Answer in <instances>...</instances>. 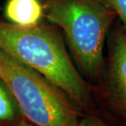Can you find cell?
Here are the masks:
<instances>
[{"instance_id": "cell-1", "label": "cell", "mask_w": 126, "mask_h": 126, "mask_svg": "<svg viewBox=\"0 0 126 126\" xmlns=\"http://www.w3.org/2000/svg\"><path fill=\"white\" fill-rule=\"evenodd\" d=\"M0 49L44 76L78 105L90 107L86 83L52 30L0 22Z\"/></svg>"}, {"instance_id": "cell-2", "label": "cell", "mask_w": 126, "mask_h": 126, "mask_svg": "<svg viewBox=\"0 0 126 126\" xmlns=\"http://www.w3.org/2000/svg\"><path fill=\"white\" fill-rule=\"evenodd\" d=\"M47 16L65 32L83 72L97 78L102 67L106 35L115 14L97 0H52Z\"/></svg>"}, {"instance_id": "cell-3", "label": "cell", "mask_w": 126, "mask_h": 126, "mask_svg": "<svg viewBox=\"0 0 126 126\" xmlns=\"http://www.w3.org/2000/svg\"><path fill=\"white\" fill-rule=\"evenodd\" d=\"M0 79L27 121L37 126H79V113L61 90L1 49Z\"/></svg>"}, {"instance_id": "cell-4", "label": "cell", "mask_w": 126, "mask_h": 126, "mask_svg": "<svg viewBox=\"0 0 126 126\" xmlns=\"http://www.w3.org/2000/svg\"><path fill=\"white\" fill-rule=\"evenodd\" d=\"M109 82L113 95L126 109V34L121 31L110 36Z\"/></svg>"}, {"instance_id": "cell-5", "label": "cell", "mask_w": 126, "mask_h": 126, "mask_svg": "<svg viewBox=\"0 0 126 126\" xmlns=\"http://www.w3.org/2000/svg\"><path fill=\"white\" fill-rule=\"evenodd\" d=\"M44 13L39 0H8L5 16L12 24L22 27L37 26Z\"/></svg>"}, {"instance_id": "cell-6", "label": "cell", "mask_w": 126, "mask_h": 126, "mask_svg": "<svg viewBox=\"0 0 126 126\" xmlns=\"http://www.w3.org/2000/svg\"><path fill=\"white\" fill-rule=\"evenodd\" d=\"M24 119L19 107L3 82L0 79V125L12 126Z\"/></svg>"}, {"instance_id": "cell-7", "label": "cell", "mask_w": 126, "mask_h": 126, "mask_svg": "<svg viewBox=\"0 0 126 126\" xmlns=\"http://www.w3.org/2000/svg\"><path fill=\"white\" fill-rule=\"evenodd\" d=\"M118 16L126 29V0H97Z\"/></svg>"}, {"instance_id": "cell-8", "label": "cell", "mask_w": 126, "mask_h": 126, "mask_svg": "<svg viewBox=\"0 0 126 126\" xmlns=\"http://www.w3.org/2000/svg\"><path fill=\"white\" fill-rule=\"evenodd\" d=\"M79 126H107L98 118L95 116H88L80 120Z\"/></svg>"}, {"instance_id": "cell-9", "label": "cell", "mask_w": 126, "mask_h": 126, "mask_svg": "<svg viewBox=\"0 0 126 126\" xmlns=\"http://www.w3.org/2000/svg\"><path fill=\"white\" fill-rule=\"evenodd\" d=\"M12 126H37V125L27 121V120H26L25 119H22L21 120H19L18 122H16V124H14Z\"/></svg>"}]
</instances>
